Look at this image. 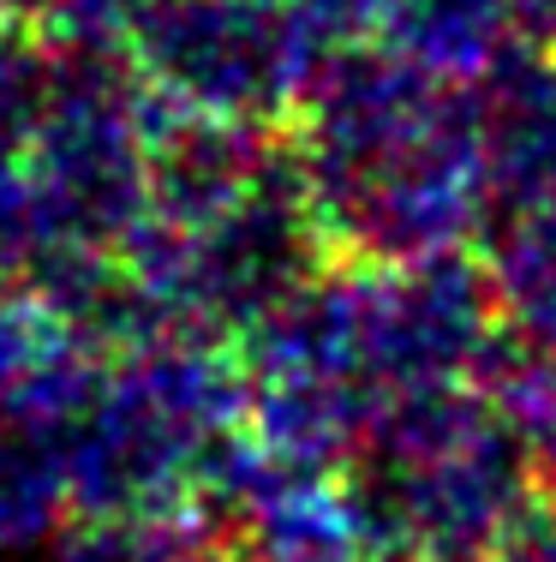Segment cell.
I'll return each instance as SVG.
<instances>
[{"instance_id":"obj_3","label":"cell","mask_w":556,"mask_h":562,"mask_svg":"<svg viewBox=\"0 0 556 562\" xmlns=\"http://www.w3.org/2000/svg\"><path fill=\"white\" fill-rule=\"evenodd\" d=\"M485 227L556 198V55L509 43L473 78Z\"/></svg>"},{"instance_id":"obj_5","label":"cell","mask_w":556,"mask_h":562,"mask_svg":"<svg viewBox=\"0 0 556 562\" xmlns=\"http://www.w3.org/2000/svg\"><path fill=\"white\" fill-rule=\"evenodd\" d=\"M491 293L514 336L556 347V198L491 222Z\"/></svg>"},{"instance_id":"obj_9","label":"cell","mask_w":556,"mask_h":562,"mask_svg":"<svg viewBox=\"0 0 556 562\" xmlns=\"http://www.w3.org/2000/svg\"><path fill=\"white\" fill-rule=\"evenodd\" d=\"M514 43L556 55V0H514Z\"/></svg>"},{"instance_id":"obj_8","label":"cell","mask_w":556,"mask_h":562,"mask_svg":"<svg viewBox=\"0 0 556 562\" xmlns=\"http://www.w3.org/2000/svg\"><path fill=\"white\" fill-rule=\"evenodd\" d=\"M329 43H360L365 24H383V0H294Z\"/></svg>"},{"instance_id":"obj_7","label":"cell","mask_w":556,"mask_h":562,"mask_svg":"<svg viewBox=\"0 0 556 562\" xmlns=\"http://www.w3.org/2000/svg\"><path fill=\"white\" fill-rule=\"evenodd\" d=\"M479 562H556V503L533 491L497 527V539L479 551Z\"/></svg>"},{"instance_id":"obj_1","label":"cell","mask_w":556,"mask_h":562,"mask_svg":"<svg viewBox=\"0 0 556 562\" xmlns=\"http://www.w3.org/2000/svg\"><path fill=\"white\" fill-rule=\"evenodd\" d=\"M294 120L287 150L341 263L455 251L485 216L473 78H443L401 48L336 43Z\"/></svg>"},{"instance_id":"obj_2","label":"cell","mask_w":556,"mask_h":562,"mask_svg":"<svg viewBox=\"0 0 556 562\" xmlns=\"http://www.w3.org/2000/svg\"><path fill=\"white\" fill-rule=\"evenodd\" d=\"M144 85L185 114L270 126L294 114L324 66V31L294 0H162L126 36Z\"/></svg>"},{"instance_id":"obj_6","label":"cell","mask_w":556,"mask_h":562,"mask_svg":"<svg viewBox=\"0 0 556 562\" xmlns=\"http://www.w3.org/2000/svg\"><path fill=\"white\" fill-rule=\"evenodd\" d=\"M55 562H204L192 527L162 515H84V527L60 544Z\"/></svg>"},{"instance_id":"obj_4","label":"cell","mask_w":556,"mask_h":562,"mask_svg":"<svg viewBox=\"0 0 556 562\" xmlns=\"http://www.w3.org/2000/svg\"><path fill=\"white\" fill-rule=\"evenodd\" d=\"M389 48L443 78H479L514 43V0H383Z\"/></svg>"}]
</instances>
